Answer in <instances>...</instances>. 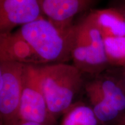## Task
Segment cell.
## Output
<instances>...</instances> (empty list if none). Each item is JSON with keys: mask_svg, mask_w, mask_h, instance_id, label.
Masks as SVG:
<instances>
[{"mask_svg": "<svg viewBox=\"0 0 125 125\" xmlns=\"http://www.w3.org/2000/svg\"><path fill=\"white\" fill-rule=\"evenodd\" d=\"M76 24L57 26L43 17L21 26L16 31L32 48L41 63L65 62L71 59Z\"/></svg>", "mask_w": 125, "mask_h": 125, "instance_id": "1", "label": "cell"}, {"mask_svg": "<svg viewBox=\"0 0 125 125\" xmlns=\"http://www.w3.org/2000/svg\"><path fill=\"white\" fill-rule=\"evenodd\" d=\"M42 86L50 114L56 120L73 105L84 86L83 73L73 64L59 62L40 66Z\"/></svg>", "mask_w": 125, "mask_h": 125, "instance_id": "2", "label": "cell"}, {"mask_svg": "<svg viewBox=\"0 0 125 125\" xmlns=\"http://www.w3.org/2000/svg\"><path fill=\"white\" fill-rule=\"evenodd\" d=\"M71 59L83 74L94 76L102 74L109 66L102 35L87 15L76 24Z\"/></svg>", "mask_w": 125, "mask_h": 125, "instance_id": "3", "label": "cell"}, {"mask_svg": "<svg viewBox=\"0 0 125 125\" xmlns=\"http://www.w3.org/2000/svg\"><path fill=\"white\" fill-rule=\"evenodd\" d=\"M27 65L19 62H0L1 125H12L19 119L20 103Z\"/></svg>", "mask_w": 125, "mask_h": 125, "instance_id": "4", "label": "cell"}, {"mask_svg": "<svg viewBox=\"0 0 125 125\" xmlns=\"http://www.w3.org/2000/svg\"><path fill=\"white\" fill-rule=\"evenodd\" d=\"M19 119L54 125L56 120L50 114L42 86L40 66L28 64L20 100Z\"/></svg>", "mask_w": 125, "mask_h": 125, "instance_id": "5", "label": "cell"}, {"mask_svg": "<svg viewBox=\"0 0 125 125\" xmlns=\"http://www.w3.org/2000/svg\"><path fill=\"white\" fill-rule=\"evenodd\" d=\"M90 105L125 115V92L116 76L101 74L84 85Z\"/></svg>", "mask_w": 125, "mask_h": 125, "instance_id": "6", "label": "cell"}, {"mask_svg": "<svg viewBox=\"0 0 125 125\" xmlns=\"http://www.w3.org/2000/svg\"><path fill=\"white\" fill-rule=\"evenodd\" d=\"M43 17L38 0H0V32H11L18 26Z\"/></svg>", "mask_w": 125, "mask_h": 125, "instance_id": "7", "label": "cell"}, {"mask_svg": "<svg viewBox=\"0 0 125 125\" xmlns=\"http://www.w3.org/2000/svg\"><path fill=\"white\" fill-rule=\"evenodd\" d=\"M42 12L48 19L61 27L73 25L78 14L87 10L96 0H38Z\"/></svg>", "mask_w": 125, "mask_h": 125, "instance_id": "8", "label": "cell"}, {"mask_svg": "<svg viewBox=\"0 0 125 125\" xmlns=\"http://www.w3.org/2000/svg\"><path fill=\"white\" fill-rule=\"evenodd\" d=\"M15 62L27 64L41 63L32 48L17 32L0 34V62Z\"/></svg>", "mask_w": 125, "mask_h": 125, "instance_id": "9", "label": "cell"}, {"mask_svg": "<svg viewBox=\"0 0 125 125\" xmlns=\"http://www.w3.org/2000/svg\"><path fill=\"white\" fill-rule=\"evenodd\" d=\"M87 16L103 38L125 37V19L116 8L93 9Z\"/></svg>", "mask_w": 125, "mask_h": 125, "instance_id": "10", "label": "cell"}, {"mask_svg": "<svg viewBox=\"0 0 125 125\" xmlns=\"http://www.w3.org/2000/svg\"><path fill=\"white\" fill-rule=\"evenodd\" d=\"M60 125H101L89 105L75 102L63 114Z\"/></svg>", "mask_w": 125, "mask_h": 125, "instance_id": "11", "label": "cell"}, {"mask_svg": "<svg viewBox=\"0 0 125 125\" xmlns=\"http://www.w3.org/2000/svg\"><path fill=\"white\" fill-rule=\"evenodd\" d=\"M103 40L109 65L125 68V37Z\"/></svg>", "mask_w": 125, "mask_h": 125, "instance_id": "12", "label": "cell"}, {"mask_svg": "<svg viewBox=\"0 0 125 125\" xmlns=\"http://www.w3.org/2000/svg\"><path fill=\"white\" fill-rule=\"evenodd\" d=\"M12 125H49L46 124H43V123H41L36 122L29 121H23V120L19 119L18 121L14 123Z\"/></svg>", "mask_w": 125, "mask_h": 125, "instance_id": "13", "label": "cell"}, {"mask_svg": "<svg viewBox=\"0 0 125 125\" xmlns=\"http://www.w3.org/2000/svg\"><path fill=\"white\" fill-rule=\"evenodd\" d=\"M118 78L119 81L121 83V85L122 86L123 89L125 92V68H121V71H120L119 74L118 76H116Z\"/></svg>", "mask_w": 125, "mask_h": 125, "instance_id": "14", "label": "cell"}, {"mask_svg": "<svg viewBox=\"0 0 125 125\" xmlns=\"http://www.w3.org/2000/svg\"><path fill=\"white\" fill-rule=\"evenodd\" d=\"M115 8L121 12L125 19V0H121Z\"/></svg>", "mask_w": 125, "mask_h": 125, "instance_id": "15", "label": "cell"}, {"mask_svg": "<svg viewBox=\"0 0 125 125\" xmlns=\"http://www.w3.org/2000/svg\"><path fill=\"white\" fill-rule=\"evenodd\" d=\"M118 124L120 125H125V115L122 117V118L121 119V120L119 122Z\"/></svg>", "mask_w": 125, "mask_h": 125, "instance_id": "16", "label": "cell"}, {"mask_svg": "<svg viewBox=\"0 0 125 125\" xmlns=\"http://www.w3.org/2000/svg\"><path fill=\"white\" fill-rule=\"evenodd\" d=\"M119 125V124H116V125Z\"/></svg>", "mask_w": 125, "mask_h": 125, "instance_id": "17", "label": "cell"}, {"mask_svg": "<svg viewBox=\"0 0 125 125\" xmlns=\"http://www.w3.org/2000/svg\"></svg>", "mask_w": 125, "mask_h": 125, "instance_id": "18", "label": "cell"}]
</instances>
